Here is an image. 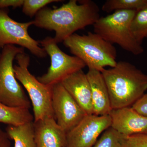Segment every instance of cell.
Returning <instances> with one entry per match:
<instances>
[{"instance_id": "3", "label": "cell", "mask_w": 147, "mask_h": 147, "mask_svg": "<svg viewBox=\"0 0 147 147\" xmlns=\"http://www.w3.org/2000/svg\"><path fill=\"white\" fill-rule=\"evenodd\" d=\"M63 43L89 69L101 72L106 67H114L117 62L115 47L94 32H88L82 35L74 34Z\"/></svg>"}, {"instance_id": "14", "label": "cell", "mask_w": 147, "mask_h": 147, "mask_svg": "<svg viewBox=\"0 0 147 147\" xmlns=\"http://www.w3.org/2000/svg\"><path fill=\"white\" fill-rule=\"evenodd\" d=\"M91 90L93 115H109L112 110L109 92L101 72L89 69L86 74Z\"/></svg>"}, {"instance_id": "9", "label": "cell", "mask_w": 147, "mask_h": 147, "mask_svg": "<svg viewBox=\"0 0 147 147\" xmlns=\"http://www.w3.org/2000/svg\"><path fill=\"white\" fill-rule=\"evenodd\" d=\"M52 106L58 124L66 133L78 124L86 114L60 83L52 86Z\"/></svg>"}, {"instance_id": "17", "label": "cell", "mask_w": 147, "mask_h": 147, "mask_svg": "<svg viewBox=\"0 0 147 147\" xmlns=\"http://www.w3.org/2000/svg\"><path fill=\"white\" fill-rule=\"evenodd\" d=\"M147 7V0H107L102 5V10L108 13L121 10L138 11Z\"/></svg>"}, {"instance_id": "23", "label": "cell", "mask_w": 147, "mask_h": 147, "mask_svg": "<svg viewBox=\"0 0 147 147\" xmlns=\"http://www.w3.org/2000/svg\"><path fill=\"white\" fill-rule=\"evenodd\" d=\"M24 0H0V9L12 7L13 8L23 6Z\"/></svg>"}, {"instance_id": "13", "label": "cell", "mask_w": 147, "mask_h": 147, "mask_svg": "<svg viewBox=\"0 0 147 147\" xmlns=\"http://www.w3.org/2000/svg\"><path fill=\"white\" fill-rule=\"evenodd\" d=\"M36 147H66L67 133L54 117L34 121Z\"/></svg>"}, {"instance_id": "16", "label": "cell", "mask_w": 147, "mask_h": 147, "mask_svg": "<svg viewBox=\"0 0 147 147\" xmlns=\"http://www.w3.org/2000/svg\"><path fill=\"white\" fill-rule=\"evenodd\" d=\"M34 117L29 109L11 107L0 102V123L18 125L34 121Z\"/></svg>"}, {"instance_id": "18", "label": "cell", "mask_w": 147, "mask_h": 147, "mask_svg": "<svg viewBox=\"0 0 147 147\" xmlns=\"http://www.w3.org/2000/svg\"><path fill=\"white\" fill-rule=\"evenodd\" d=\"M126 136L110 127L101 134L92 147H126Z\"/></svg>"}, {"instance_id": "5", "label": "cell", "mask_w": 147, "mask_h": 147, "mask_svg": "<svg viewBox=\"0 0 147 147\" xmlns=\"http://www.w3.org/2000/svg\"><path fill=\"white\" fill-rule=\"evenodd\" d=\"M18 65L13 66L16 79L26 89L32 102L34 121L47 117L55 118L52 106V86L45 85L32 75L28 70L30 57L24 53L15 57Z\"/></svg>"}, {"instance_id": "15", "label": "cell", "mask_w": 147, "mask_h": 147, "mask_svg": "<svg viewBox=\"0 0 147 147\" xmlns=\"http://www.w3.org/2000/svg\"><path fill=\"white\" fill-rule=\"evenodd\" d=\"M6 131L14 142V147H36L34 121L20 125H8Z\"/></svg>"}, {"instance_id": "22", "label": "cell", "mask_w": 147, "mask_h": 147, "mask_svg": "<svg viewBox=\"0 0 147 147\" xmlns=\"http://www.w3.org/2000/svg\"><path fill=\"white\" fill-rule=\"evenodd\" d=\"M131 107L137 113L147 117V92L134 102Z\"/></svg>"}, {"instance_id": "11", "label": "cell", "mask_w": 147, "mask_h": 147, "mask_svg": "<svg viewBox=\"0 0 147 147\" xmlns=\"http://www.w3.org/2000/svg\"><path fill=\"white\" fill-rule=\"evenodd\" d=\"M111 127L126 137L147 134V117L137 113L131 107L112 109L109 114Z\"/></svg>"}, {"instance_id": "24", "label": "cell", "mask_w": 147, "mask_h": 147, "mask_svg": "<svg viewBox=\"0 0 147 147\" xmlns=\"http://www.w3.org/2000/svg\"><path fill=\"white\" fill-rule=\"evenodd\" d=\"M0 147H11V139L6 131L0 126Z\"/></svg>"}, {"instance_id": "19", "label": "cell", "mask_w": 147, "mask_h": 147, "mask_svg": "<svg viewBox=\"0 0 147 147\" xmlns=\"http://www.w3.org/2000/svg\"><path fill=\"white\" fill-rule=\"evenodd\" d=\"M131 33L140 45L147 36V7L137 11L130 26Z\"/></svg>"}, {"instance_id": "10", "label": "cell", "mask_w": 147, "mask_h": 147, "mask_svg": "<svg viewBox=\"0 0 147 147\" xmlns=\"http://www.w3.org/2000/svg\"><path fill=\"white\" fill-rule=\"evenodd\" d=\"M111 125L109 115H86L67 133L66 147H92L101 134Z\"/></svg>"}, {"instance_id": "4", "label": "cell", "mask_w": 147, "mask_h": 147, "mask_svg": "<svg viewBox=\"0 0 147 147\" xmlns=\"http://www.w3.org/2000/svg\"><path fill=\"white\" fill-rule=\"evenodd\" d=\"M137 12L117 11L100 17L93 25L94 33L109 43L117 44L133 55H141L144 52V48L135 39L130 29L131 21Z\"/></svg>"}, {"instance_id": "2", "label": "cell", "mask_w": 147, "mask_h": 147, "mask_svg": "<svg viewBox=\"0 0 147 147\" xmlns=\"http://www.w3.org/2000/svg\"><path fill=\"white\" fill-rule=\"evenodd\" d=\"M107 86L112 109L131 107L147 90V75L132 64L117 62L101 71Z\"/></svg>"}, {"instance_id": "26", "label": "cell", "mask_w": 147, "mask_h": 147, "mask_svg": "<svg viewBox=\"0 0 147 147\" xmlns=\"http://www.w3.org/2000/svg\"></svg>"}, {"instance_id": "21", "label": "cell", "mask_w": 147, "mask_h": 147, "mask_svg": "<svg viewBox=\"0 0 147 147\" xmlns=\"http://www.w3.org/2000/svg\"><path fill=\"white\" fill-rule=\"evenodd\" d=\"M126 147H147V134H135L126 137Z\"/></svg>"}, {"instance_id": "20", "label": "cell", "mask_w": 147, "mask_h": 147, "mask_svg": "<svg viewBox=\"0 0 147 147\" xmlns=\"http://www.w3.org/2000/svg\"><path fill=\"white\" fill-rule=\"evenodd\" d=\"M62 1L61 0H24L22 11L26 16L32 17L47 5Z\"/></svg>"}, {"instance_id": "12", "label": "cell", "mask_w": 147, "mask_h": 147, "mask_svg": "<svg viewBox=\"0 0 147 147\" xmlns=\"http://www.w3.org/2000/svg\"><path fill=\"white\" fill-rule=\"evenodd\" d=\"M61 83L87 115L93 114L91 90L86 74L82 69L79 70L66 77Z\"/></svg>"}, {"instance_id": "25", "label": "cell", "mask_w": 147, "mask_h": 147, "mask_svg": "<svg viewBox=\"0 0 147 147\" xmlns=\"http://www.w3.org/2000/svg\"><path fill=\"white\" fill-rule=\"evenodd\" d=\"M146 38H147V37H146Z\"/></svg>"}, {"instance_id": "6", "label": "cell", "mask_w": 147, "mask_h": 147, "mask_svg": "<svg viewBox=\"0 0 147 147\" xmlns=\"http://www.w3.org/2000/svg\"><path fill=\"white\" fill-rule=\"evenodd\" d=\"M25 48L14 45H6L0 53V102L11 107L29 109L30 101L17 82L13 61Z\"/></svg>"}, {"instance_id": "1", "label": "cell", "mask_w": 147, "mask_h": 147, "mask_svg": "<svg viewBox=\"0 0 147 147\" xmlns=\"http://www.w3.org/2000/svg\"><path fill=\"white\" fill-rule=\"evenodd\" d=\"M70 0L59 8L45 7L36 15L34 25L54 31L57 43L63 42L76 31L93 25L100 18V9L91 0Z\"/></svg>"}, {"instance_id": "7", "label": "cell", "mask_w": 147, "mask_h": 147, "mask_svg": "<svg viewBox=\"0 0 147 147\" xmlns=\"http://www.w3.org/2000/svg\"><path fill=\"white\" fill-rule=\"evenodd\" d=\"M39 42L51 60V65L47 73L37 78L42 84L53 86L86 66L79 58L69 56L63 52L58 47L54 38L47 37Z\"/></svg>"}, {"instance_id": "8", "label": "cell", "mask_w": 147, "mask_h": 147, "mask_svg": "<svg viewBox=\"0 0 147 147\" xmlns=\"http://www.w3.org/2000/svg\"><path fill=\"white\" fill-rule=\"evenodd\" d=\"M33 21L19 23L9 17L8 11L0 9V49L6 45H17L26 48L38 58H44L47 54L40 47L39 41L30 36L28 29L34 25Z\"/></svg>"}]
</instances>
